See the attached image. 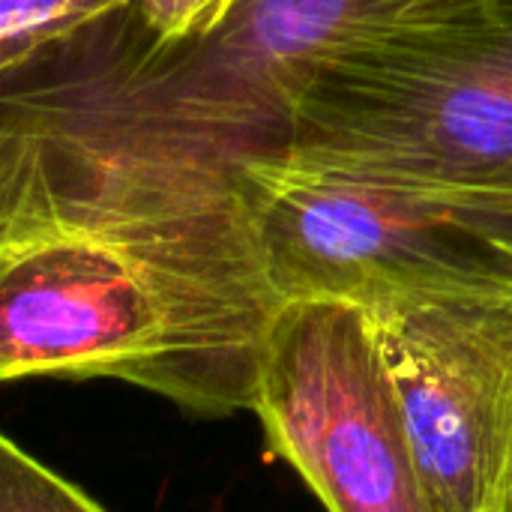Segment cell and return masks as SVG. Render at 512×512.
I'll use <instances>...</instances> for the list:
<instances>
[{
	"mask_svg": "<svg viewBox=\"0 0 512 512\" xmlns=\"http://www.w3.org/2000/svg\"><path fill=\"white\" fill-rule=\"evenodd\" d=\"M234 195L282 303L512 291L507 192L279 159L240 171Z\"/></svg>",
	"mask_w": 512,
	"mask_h": 512,
	"instance_id": "cell-3",
	"label": "cell"
},
{
	"mask_svg": "<svg viewBox=\"0 0 512 512\" xmlns=\"http://www.w3.org/2000/svg\"><path fill=\"white\" fill-rule=\"evenodd\" d=\"M282 159L512 195V0L327 60L291 105Z\"/></svg>",
	"mask_w": 512,
	"mask_h": 512,
	"instance_id": "cell-2",
	"label": "cell"
},
{
	"mask_svg": "<svg viewBox=\"0 0 512 512\" xmlns=\"http://www.w3.org/2000/svg\"><path fill=\"white\" fill-rule=\"evenodd\" d=\"M132 0H0V75H9L51 45L93 27Z\"/></svg>",
	"mask_w": 512,
	"mask_h": 512,
	"instance_id": "cell-6",
	"label": "cell"
},
{
	"mask_svg": "<svg viewBox=\"0 0 512 512\" xmlns=\"http://www.w3.org/2000/svg\"><path fill=\"white\" fill-rule=\"evenodd\" d=\"M237 0H132V12L141 21V27L162 39H195L210 33Z\"/></svg>",
	"mask_w": 512,
	"mask_h": 512,
	"instance_id": "cell-8",
	"label": "cell"
},
{
	"mask_svg": "<svg viewBox=\"0 0 512 512\" xmlns=\"http://www.w3.org/2000/svg\"><path fill=\"white\" fill-rule=\"evenodd\" d=\"M252 414L327 512H438L363 306L282 303Z\"/></svg>",
	"mask_w": 512,
	"mask_h": 512,
	"instance_id": "cell-4",
	"label": "cell"
},
{
	"mask_svg": "<svg viewBox=\"0 0 512 512\" xmlns=\"http://www.w3.org/2000/svg\"><path fill=\"white\" fill-rule=\"evenodd\" d=\"M477 0H237L162 42L132 6L0 75V216H162L234 201L285 156L288 114L333 57Z\"/></svg>",
	"mask_w": 512,
	"mask_h": 512,
	"instance_id": "cell-1",
	"label": "cell"
},
{
	"mask_svg": "<svg viewBox=\"0 0 512 512\" xmlns=\"http://www.w3.org/2000/svg\"><path fill=\"white\" fill-rule=\"evenodd\" d=\"M438 512H512V291L366 309Z\"/></svg>",
	"mask_w": 512,
	"mask_h": 512,
	"instance_id": "cell-5",
	"label": "cell"
},
{
	"mask_svg": "<svg viewBox=\"0 0 512 512\" xmlns=\"http://www.w3.org/2000/svg\"><path fill=\"white\" fill-rule=\"evenodd\" d=\"M0 512H105L87 492L45 468L9 435L0 438Z\"/></svg>",
	"mask_w": 512,
	"mask_h": 512,
	"instance_id": "cell-7",
	"label": "cell"
}]
</instances>
